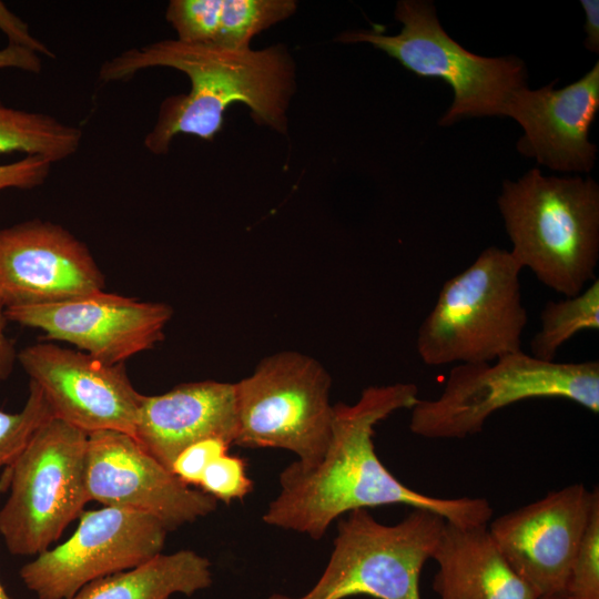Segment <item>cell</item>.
<instances>
[{"label": "cell", "instance_id": "cell-1", "mask_svg": "<svg viewBox=\"0 0 599 599\" xmlns=\"http://www.w3.org/2000/svg\"><path fill=\"white\" fill-rule=\"evenodd\" d=\"M413 383L368 386L356 403L333 405L328 447L314 466L293 461L278 477L280 491L263 521L319 540L331 524L356 509L405 505L440 515L458 526L488 525L493 508L481 497L443 498L418 493L396 478L378 458L375 426L393 413L412 408Z\"/></svg>", "mask_w": 599, "mask_h": 599}, {"label": "cell", "instance_id": "cell-2", "mask_svg": "<svg viewBox=\"0 0 599 599\" xmlns=\"http://www.w3.org/2000/svg\"><path fill=\"white\" fill-rule=\"evenodd\" d=\"M167 67L187 75L191 90L163 101L158 121L144 138L153 154H165L177 134L211 141L222 130L224 113L244 103L256 123L286 131V109L294 90V67L282 45L229 50L212 44L162 40L123 51L105 61L104 82L129 80L139 71Z\"/></svg>", "mask_w": 599, "mask_h": 599}, {"label": "cell", "instance_id": "cell-3", "mask_svg": "<svg viewBox=\"0 0 599 599\" xmlns=\"http://www.w3.org/2000/svg\"><path fill=\"white\" fill-rule=\"evenodd\" d=\"M497 204L521 268L564 297L596 278L599 186L590 177L545 176L531 169L505 181Z\"/></svg>", "mask_w": 599, "mask_h": 599}, {"label": "cell", "instance_id": "cell-4", "mask_svg": "<svg viewBox=\"0 0 599 599\" xmlns=\"http://www.w3.org/2000/svg\"><path fill=\"white\" fill-rule=\"evenodd\" d=\"M532 398L571 400L599 413V362H544L522 349L490 363L456 364L441 393L418 399L409 429L428 439H461L497 410Z\"/></svg>", "mask_w": 599, "mask_h": 599}, {"label": "cell", "instance_id": "cell-5", "mask_svg": "<svg viewBox=\"0 0 599 599\" xmlns=\"http://www.w3.org/2000/svg\"><path fill=\"white\" fill-rule=\"evenodd\" d=\"M521 270L509 251L489 246L447 280L417 331L422 362L428 366L490 363L521 351L528 322Z\"/></svg>", "mask_w": 599, "mask_h": 599}, {"label": "cell", "instance_id": "cell-6", "mask_svg": "<svg viewBox=\"0 0 599 599\" xmlns=\"http://www.w3.org/2000/svg\"><path fill=\"white\" fill-rule=\"evenodd\" d=\"M88 434L58 418L45 422L4 469L9 496L0 509V535L12 555L49 549L90 501Z\"/></svg>", "mask_w": 599, "mask_h": 599}, {"label": "cell", "instance_id": "cell-7", "mask_svg": "<svg viewBox=\"0 0 599 599\" xmlns=\"http://www.w3.org/2000/svg\"><path fill=\"white\" fill-rule=\"evenodd\" d=\"M446 520L438 514L413 509L394 525L377 521L367 509L346 514L328 562L305 593H272L267 599H422L419 579L432 559Z\"/></svg>", "mask_w": 599, "mask_h": 599}, {"label": "cell", "instance_id": "cell-8", "mask_svg": "<svg viewBox=\"0 0 599 599\" xmlns=\"http://www.w3.org/2000/svg\"><path fill=\"white\" fill-rule=\"evenodd\" d=\"M395 18L403 23L396 35L354 31L342 33L338 41L370 43L418 77L449 84L454 99L440 125L464 118L504 116L509 97L527 85V68L521 59L487 58L468 51L441 28L432 2L402 0Z\"/></svg>", "mask_w": 599, "mask_h": 599}, {"label": "cell", "instance_id": "cell-9", "mask_svg": "<svg viewBox=\"0 0 599 599\" xmlns=\"http://www.w3.org/2000/svg\"><path fill=\"white\" fill-rule=\"evenodd\" d=\"M236 437L245 448H280L314 466L331 438V377L323 365L298 352H280L234 383Z\"/></svg>", "mask_w": 599, "mask_h": 599}, {"label": "cell", "instance_id": "cell-10", "mask_svg": "<svg viewBox=\"0 0 599 599\" xmlns=\"http://www.w3.org/2000/svg\"><path fill=\"white\" fill-rule=\"evenodd\" d=\"M167 529L145 512L113 506L82 511L64 542L23 565L20 578L39 599H69L85 585L162 554Z\"/></svg>", "mask_w": 599, "mask_h": 599}, {"label": "cell", "instance_id": "cell-11", "mask_svg": "<svg viewBox=\"0 0 599 599\" xmlns=\"http://www.w3.org/2000/svg\"><path fill=\"white\" fill-rule=\"evenodd\" d=\"M18 362L54 418L87 434L118 430L133 436L142 394L124 364H106L49 341L18 352Z\"/></svg>", "mask_w": 599, "mask_h": 599}, {"label": "cell", "instance_id": "cell-12", "mask_svg": "<svg viewBox=\"0 0 599 599\" xmlns=\"http://www.w3.org/2000/svg\"><path fill=\"white\" fill-rule=\"evenodd\" d=\"M85 478L90 501L145 512L167 531L217 507V500L181 481L133 436L118 430L88 434Z\"/></svg>", "mask_w": 599, "mask_h": 599}, {"label": "cell", "instance_id": "cell-13", "mask_svg": "<svg viewBox=\"0 0 599 599\" xmlns=\"http://www.w3.org/2000/svg\"><path fill=\"white\" fill-rule=\"evenodd\" d=\"M104 286L89 247L62 225L33 219L0 229V301L6 309L69 301Z\"/></svg>", "mask_w": 599, "mask_h": 599}, {"label": "cell", "instance_id": "cell-14", "mask_svg": "<svg viewBox=\"0 0 599 599\" xmlns=\"http://www.w3.org/2000/svg\"><path fill=\"white\" fill-rule=\"evenodd\" d=\"M172 314L167 304L104 290L59 303L6 309L8 321L41 329L48 341L67 342L111 365L153 348L163 339Z\"/></svg>", "mask_w": 599, "mask_h": 599}, {"label": "cell", "instance_id": "cell-15", "mask_svg": "<svg viewBox=\"0 0 599 599\" xmlns=\"http://www.w3.org/2000/svg\"><path fill=\"white\" fill-rule=\"evenodd\" d=\"M598 487L573 484L504 514L488 530L497 547L538 598L564 592Z\"/></svg>", "mask_w": 599, "mask_h": 599}, {"label": "cell", "instance_id": "cell-16", "mask_svg": "<svg viewBox=\"0 0 599 599\" xmlns=\"http://www.w3.org/2000/svg\"><path fill=\"white\" fill-rule=\"evenodd\" d=\"M599 110V62L579 80L555 89L528 85L508 99L504 116L514 119L524 134L517 150L538 164L560 172L588 173L597 148L589 142V129Z\"/></svg>", "mask_w": 599, "mask_h": 599}, {"label": "cell", "instance_id": "cell-17", "mask_svg": "<svg viewBox=\"0 0 599 599\" xmlns=\"http://www.w3.org/2000/svg\"><path fill=\"white\" fill-rule=\"evenodd\" d=\"M133 437L169 470L175 457L199 440L217 437L234 445V383L207 379L142 395Z\"/></svg>", "mask_w": 599, "mask_h": 599}, {"label": "cell", "instance_id": "cell-18", "mask_svg": "<svg viewBox=\"0 0 599 599\" xmlns=\"http://www.w3.org/2000/svg\"><path fill=\"white\" fill-rule=\"evenodd\" d=\"M433 589L439 599H538L508 564L488 525L446 521L433 554Z\"/></svg>", "mask_w": 599, "mask_h": 599}, {"label": "cell", "instance_id": "cell-19", "mask_svg": "<svg viewBox=\"0 0 599 599\" xmlns=\"http://www.w3.org/2000/svg\"><path fill=\"white\" fill-rule=\"evenodd\" d=\"M212 582L210 560L193 550L181 549L97 579L69 599H171L176 593L193 596Z\"/></svg>", "mask_w": 599, "mask_h": 599}, {"label": "cell", "instance_id": "cell-20", "mask_svg": "<svg viewBox=\"0 0 599 599\" xmlns=\"http://www.w3.org/2000/svg\"><path fill=\"white\" fill-rule=\"evenodd\" d=\"M295 10L293 0H189L180 12L179 24L190 43L247 50L254 35Z\"/></svg>", "mask_w": 599, "mask_h": 599}, {"label": "cell", "instance_id": "cell-21", "mask_svg": "<svg viewBox=\"0 0 599 599\" xmlns=\"http://www.w3.org/2000/svg\"><path fill=\"white\" fill-rule=\"evenodd\" d=\"M81 140L78 126L42 112L7 106L0 100V154L20 152L53 164L75 154Z\"/></svg>", "mask_w": 599, "mask_h": 599}, {"label": "cell", "instance_id": "cell-22", "mask_svg": "<svg viewBox=\"0 0 599 599\" xmlns=\"http://www.w3.org/2000/svg\"><path fill=\"white\" fill-rule=\"evenodd\" d=\"M539 319V329L529 343V354L539 361L555 362L560 347L577 333L599 328L598 278L577 295L548 301Z\"/></svg>", "mask_w": 599, "mask_h": 599}, {"label": "cell", "instance_id": "cell-23", "mask_svg": "<svg viewBox=\"0 0 599 599\" xmlns=\"http://www.w3.org/2000/svg\"><path fill=\"white\" fill-rule=\"evenodd\" d=\"M53 414L41 392L29 382V394L20 412L0 410V469L8 467L26 447L34 433Z\"/></svg>", "mask_w": 599, "mask_h": 599}, {"label": "cell", "instance_id": "cell-24", "mask_svg": "<svg viewBox=\"0 0 599 599\" xmlns=\"http://www.w3.org/2000/svg\"><path fill=\"white\" fill-rule=\"evenodd\" d=\"M564 592L573 599H599V494L595 497Z\"/></svg>", "mask_w": 599, "mask_h": 599}, {"label": "cell", "instance_id": "cell-25", "mask_svg": "<svg viewBox=\"0 0 599 599\" xmlns=\"http://www.w3.org/2000/svg\"><path fill=\"white\" fill-rule=\"evenodd\" d=\"M199 487L202 491L230 504L245 498L253 490L244 458L229 453L214 459L204 470Z\"/></svg>", "mask_w": 599, "mask_h": 599}, {"label": "cell", "instance_id": "cell-26", "mask_svg": "<svg viewBox=\"0 0 599 599\" xmlns=\"http://www.w3.org/2000/svg\"><path fill=\"white\" fill-rule=\"evenodd\" d=\"M232 445L217 437L205 438L185 447L174 459L171 471L184 484L199 486L204 470Z\"/></svg>", "mask_w": 599, "mask_h": 599}, {"label": "cell", "instance_id": "cell-27", "mask_svg": "<svg viewBox=\"0 0 599 599\" xmlns=\"http://www.w3.org/2000/svg\"><path fill=\"white\" fill-rule=\"evenodd\" d=\"M52 163L41 156L24 155L22 159L0 164V192L7 189L31 190L40 186L50 175Z\"/></svg>", "mask_w": 599, "mask_h": 599}, {"label": "cell", "instance_id": "cell-28", "mask_svg": "<svg viewBox=\"0 0 599 599\" xmlns=\"http://www.w3.org/2000/svg\"><path fill=\"white\" fill-rule=\"evenodd\" d=\"M0 30L7 35L8 44L29 49L39 55L54 58L52 51L31 34L29 26L11 12L2 1H0Z\"/></svg>", "mask_w": 599, "mask_h": 599}, {"label": "cell", "instance_id": "cell-29", "mask_svg": "<svg viewBox=\"0 0 599 599\" xmlns=\"http://www.w3.org/2000/svg\"><path fill=\"white\" fill-rule=\"evenodd\" d=\"M0 69H19L39 73L42 69V59L29 49L8 44L0 49Z\"/></svg>", "mask_w": 599, "mask_h": 599}, {"label": "cell", "instance_id": "cell-30", "mask_svg": "<svg viewBox=\"0 0 599 599\" xmlns=\"http://www.w3.org/2000/svg\"><path fill=\"white\" fill-rule=\"evenodd\" d=\"M6 307L0 301V384L7 380L18 362V352L14 343L7 336Z\"/></svg>", "mask_w": 599, "mask_h": 599}, {"label": "cell", "instance_id": "cell-31", "mask_svg": "<svg viewBox=\"0 0 599 599\" xmlns=\"http://www.w3.org/2000/svg\"><path fill=\"white\" fill-rule=\"evenodd\" d=\"M586 17L585 23V47L593 53L599 52V1L598 0H581L580 1Z\"/></svg>", "mask_w": 599, "mask_h": 599}, {"label": "cell", "instance_id": "cell-32", "mask_svg": "<svg viewBox=\"0 0 599 599\" xmlns=\"http://www.w3.org/2000/svg\"><path fill=\"white\" fill-rule=\"evenodd\" d=\"M538 599H573V598L569 597L565 592H558V593L542 596V597H539Z\"/></svg>", "mask_w": 599, "mask_h": 599}, {"label": "cell", "instance_id": "cell-33", "mask_svg": "<svg viewBox=\"0 0 599 599\" xmlns=\"http://www.w3.org/2000/svg\"><path fill=\"white\" fill-rule=\"evenodd\" d=\"M0 599H12L4 590L1 581H0Z\"/></svg>", "mask_w": 599, "mask_h": 599}]
</instances>
